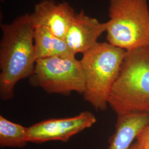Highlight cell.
Returning <instances> with one entry per match:
<instances>
[{"mask_svg":"<svg viewBox=\"0 0 149 149\" xmlns=\"http://www.w3.org/2000/svg\"><path fill=\"white\" fill-rule=\"evenodd\" d=\"M149 124V114L118 116L108 149H130L140 132Z\"/></svg>","mask_w":149,"mask_h":149,"instance_id":"obj_9","label":"cell"},{"mask_svg":"<svg viewBox=\"0 0 149 149\" xmlns=\"http://www.w3.org/2000/svg\"><path fill=\"white\" fill-rule=\"evenodd\" d=\"M108 105L117 117L149 114V45L127 51Z\"/></svg>","mask_w":149,"mask_h":149,"instance_id":"obj_2","label":"cell"},{"mask_svg":"<svg viewBox=\"0 0 149 149\" xmlns=\"http://www.w3.org/2000/svg\"><path fill=\"white\" fill-rule=\"evenodd\" d=\"M130 149H140V148H139V145L138 143H137V142L136 141L135 143H134L133 145H132V146H131V148Z\"/></svg>","mask_w":149,"mask_h":149,"instance_id":"obj_13","label":"cell"},{"mask_svg":"<svg viewBox=\"0 0 149 149\" xmlns=\"http://www.w3.org/2000/svg\"><path fill=\"white\" fill-rule=\"evenodd\" d=\"M76 14L68 2L42 0L35 5L30 16L33 27H45L55 36L64 39Z\"/></svg>","mask_w":149,"mask_h":149,"instance_id":"obj_7","label":"cell"},{"mask_svg":"<svg viewBox=\"0 0 149 149\" xmlns=\"http://www.w3.org/2000/svg\"><path fill=\"white\" fill-rule=\"evenodd\" d=\"M136 140L140 149H149V124L140 132Z\"/></svg>","mask_w":149,"mask_h":149,"instance_id":"obj_12","label":"cell"},{"mask_svg":"<svg viewBox=\"0 0 149 149\" xmlns=\"http://www.w3.org/2000/svg\"><path fill=\"white\" fill-rule=\"evenodd\" d=\"M28 141V128L12 122L0 116V146L1 148H23Z\"/></svg>","mask_w":149,"mask_h":149,"instance_id":"obj_11","label":"cell"},{"mask_svg":"<svg viewBox=\"0 0 149 149\" xmlns=\"http://www.w3.org/2000/svg\"><path fill=\"white\" fill-rule=\"evenodd\" d=\"M1 2H3V1H5V0H0Z\"/></svg>","mask_w":149,"mask_h":149,"instance_id":"obj_14","label":"cell"},{"mask_svg":"<svg viewBox=\"0 0 149 149\" xmlns=\"http://www.w3.org/2000/svg\"><path fill=\"white\" fill-rule=\"evenodd\" d=\"M96 121L95 116L89 111L74 117L43 120L28 128V141L38 144L49 141L66 143L72 136L92 127Z\"/></svg>","mask_w":149,"mask_h":149,"instance_id":"obj_6","label":"cell"},{"mask_svg":"<svg viewBox=\"0 0 149 149\" xmlns=\"http://www.w3.org/2000/svg\"><path fill=\"white\" fill-rule=\"evenodd\" d=\"M108 43L126 51L149 45L148 0H109Z\"/></svg>","mask_w":149,"mask_h":149,"instance_id":"obj_4","label":"cell"},{"mask_svg":"<svg viewBox=\"0 0 149 149\" xmlns=\"http://www.w3.org/2000/svg\"><path fill=\"white\" fill-rule=\"evenodd\" d=\"M30 80L32 85L51 94L68 95L76 92L83 95L85 89L83 69L75 57L38 59Z\"/></svg>","mask_w":149,"mask_h":149,"instance_id":"obj_5","label":"cell"},{"mask_svg":"<svg viewBox=\"0 0 149 149\" xmlns=\"http://www.w3.org/2000/svg\"><path fill=\"white\" fill-rule=\"evenodd\" d=\"M126 52L108 42H98L82 54L80 62L85 81L83 95L97 110L106 109Z\"/></svg>","mask_w":149,"mask_h":149,"instance_id":"obj_3","label":"cell"},{"mask_svg":"<svg viewBox=\"0 0 149 149\" xmlns=\"http://www.w3.org/2000/svg\"><path fill=\"white\" fill-rule=\"evenodd\" d=\"M0 27V97L7 101L13 97L17 84L34 72L37 61L34 28L28 13Z\"/></svg>","mask_w":149,"mask_h":149,"instance_id":"obj_1","label":"cell"},{"mask_svg":"<svg viewBox=\"0 0 149 149\" xmlns=\"http://www.w3.org/2000/svg\"><path fill=\"white\" fill-rule=\"evenodd\" d=\"M34 42L37 60L54 56L75 57L65 40L58 38L47 28L34 27Z\"/></svg>","mask_w":149,"mask_h":149,"instance_id":"obj_10","label":"cell"},{"mask_svg":"<svg viewBox=\"0 0 149 149\" xmlns=\"http://www.w3.org/2000/svg\"><path fill=\"white\" fill-rule=\"evenodd\" d=\"M107 28V22H101L81 10L74 16L64 40L74 55L83 54L98 42V39Z\"/></svg>","mask_w":149,"mask_h":149,"instance_id":"obj_8","label":"cell"}]
</instances>
